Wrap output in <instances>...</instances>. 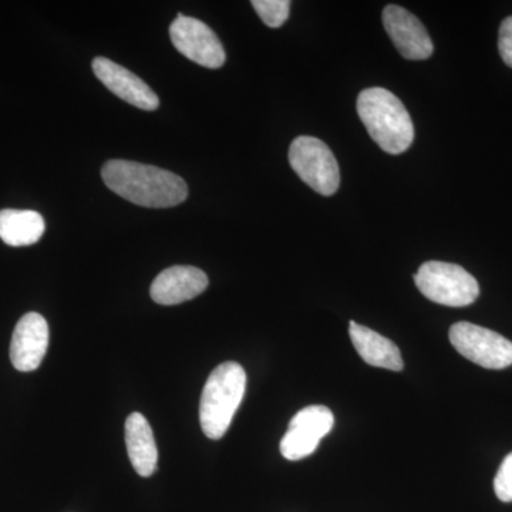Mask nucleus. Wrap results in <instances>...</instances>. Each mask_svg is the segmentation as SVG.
Masks as SVG:
<instances>
[{"label":"nucleus","instance_id":"obj_1","mask_svg":"<svg viewBox=\"0 0 512 512\" xmlns=\"http://www.w3.org/2000/svg\"><path fill=\"white\" fill-rule=\"evenodd\" d=\"M101 177L111 191L140 207H175L188 197V185L180 175L154 165L111 160L101 168Z\"/></svg>","mask_w":512,"mask_h":512},{"label":"nucleus","instance_id":"obj_2","mask_svg":"<svg viewBox=\"0 0 512 512\" xmlns=\"http://www.w3.org/2000/svg\"><path fill=\"white\" fill-rule=\"evenodd\" d=\"M357 114L373 141L387 154H402L414 140L409 111L399 97L382 87L363 90L357 97Z\"/></svg>","mask_w":512,"mask_h":512},{"label":"nucleus","instance_id":"obj_3","mask_svg":"<svg viewBox=\"0 0 512 512\" xmlns=\"http://www.w3.org/2000/svg\"><path fill=\"white\" fill-rule=\"evenodd\" d=\"M247 390V373L237 362L212 370L201 394L200 421L205 436L220 440L227 433Z\"/></svg>","mask_w":512,"mask_h":512},{"label":"nucleus","instance_id":"obj_4","mask_svg":"<svg viewBox=\"0 0 512 512\" xmlns=\"http://www.w3.org/2000/svg\"><path fill=\"white\" fill-rule=\"evenodd\" d=\"M419 291L439 305L463 308L476 302L480 295L477 279L460 265L429 261L414 275Z\"/></svg>","mask_w":512,"mask_h":512},{"label":"nucleus","instance_id":"obj_5","mask_svg":"<svg viewBox=\"0 0 512 512\" xmlns=\"http://www.w3.org/2000/svg\"><path fill=\"white\" fill-rule=\"evenodd\" d=\"M289 164L312 190L330 197L340 184L339 164L330 148L315 137L295 138L289 148Z\"/></svg>","mask_w":512,"mask_h":512},{"label":"nucleus","instance_id":"obj_6","mask_svg":"<svg viewBox=\"0 0 512 512\" xmlns=\"http://www.w3.org/2000/svg\"><path fill=\"white\" fill-rule=\"evenodd\" d=\"M450 342L461 356L485 369L501 370L512 365V342L494 330L458 322L451 326Z\"/></svg>","mask_w":512,"mask_h":512},{"label":"nucleus","instance_id":"obj_7","mask_svg":"<svg viewBox=\"0 0 512 512\" xmlns=\"http://www.w3.org/2000/svg\"><path fill=\"white\" fill-rule=\"evenodd\" d=\"M170 37L175 49L191 62L207 69H220L224 66L227 59L224 46L214 30L201 20L180 13L171 23Z\"/></svg>","mask_w":512,"mask_h":512},{"label":"nucleus","instance_id":"obj_8","mask_svg":"<svg viewBox=\"0 0 512 512\" xmlns=\"http://www.w3.org/2000/svg\"><path fill=\"white\" fill-rule=\"evenodd\" d=\"M335 417L326 406H309L296 413L281 440V454L289 461L303 460L315 453L320 440L330 433Z\"/></svg>","mask_w":512,"mask_h":512},{"label":"nucleus","instance_id":"obj_9","mask_svg":"<svg viewBox=\"0 0 512 512\" xmlns=\"http://www.w3.org/2000/svg\"><path fill=\"white\" fill-rule=\"evenodd\" d=\"M383 25L404 59L426 60L433 55V40L423 23L402 6L389 5L383 10Z\"/></svg>","mask_w":512,"mask_h":512},{"label":"nucleus","instance_id":"obj_10","mask_svg":"<svg viewBox=\"0 0 512 512\" xmlns=\"http://www.w3.org/2000/svg\"><path fill=\"white\" fill-rule=\"evenodd\" d=\"M93 72L111 93L131 106L147 111L157 110L160 106V99L154 90L126 67L106 57H96L93 60Z\"/></svg>","mask_w":512,"mask_h":512},{"label":"nucleus","instance_id":"obj_11","mask_svg":"<svg viewBox=\"0 0 512 512\" xmlns=\"http://www.w3.org/2000/svg\"><path fill=\"white\" fill-rule=\"evenodd\" d=\"M49 346V326L36 312L19 320L10 343V360L19 372H33L42 365Z\"/></svg>","mask_w":512,"mask_h":512},{"label":"nucleus","instance_id":"obj_12","mask_svg":"<svg viewBox=\"0 0 512 512\" xmlns=\"http://www.w3.org/2000/svg\"><path fill=\"white\" fill-rule=\"evenodd\" d=\"M208 276L195 266H171L151 284V298L158 305L173 306L197 298L207 289Z\"/></svg>","mask_w":512,"mask_h":512},{"label":"nucleus","instance_id":"obj_13","mask_svg":"<svg viewBox=\"0 0 512 512\" xmlns=\"http://www.w3.org/2000/svg\"><path fill=\"white\" fill-rule=\"evenodd\" d=\"M349 335L357 353L367 365L382 367L393 372L403 370L402 353L392 340L353 320L350 322Z\"/></svg>","mask_w":512,"mask_h":512},{"label":"nucleus","instance_id":"obj_14","mask_svg":"<svg viewBox=\"0 0 512 512\" xmlns=\"http://www.w3.org/2000/svg\"><path fill=\"white\" fill-rule=\"evenodd\" d=\"M126 444L131 466L141 477L157 470L158 448L153 429L141 413H131L126 421Z\"/></svg>","mask_w":512,"mask_h":512},{"label":"nucleus","instance_id":"obj_15","mask_svg":"<svg viewBox=\"0 0 512 512\" xmlns=\"http://www.w3.org/2000/svg\"><path fill=\"white\" fill-rule=\"evenodd\" d=\"M42 215L30 210L0 211V239L10 247H29L45 234Z\"/></svg>","mask_w":512,"mask_h":512},{"label":"nucleus","instance_id":"obj_16","mask_svg":"<svg viewBox=\"0 0 512 512\" xmlns=\"http://www.w3.org/2000/svg\"><path fill=\"white\" fill-rule=\"evenodd\" d=\"M251 5L262 22L272 29L281 28L291 12L289 0H252Z\"/></svg>","mask_w":512,"mask_h":512},{"label":"nucleus","instance_id":"obj_17","mask_svg":"<svg viewBox=\"0 0 512 512\" xmlns=\"http://www.w3.org/2000/svg\"><path fill=\"white\" fill-rule=\"evenodd\" d=\"M494 491L498 500L512 503V453L501 463L500 470L494 478Z\"/></svg>","mask_w":512,"mask_h":512},{"label":"nucleus","instance_id":"obj_18","mask_svg":"<svg viewBox=\"0 0 512 512\" xmlns=\"http://www.w3.org/2000/svg\"><path fill=\"white\" fill-rule=\"evenodd\" d=\"M498 50L504 63L512 67V16L501 23Z\"/></svg>","mask_w":512,"mask_h":512}]
</instances>
